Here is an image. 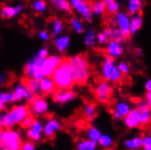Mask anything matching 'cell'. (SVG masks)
Here are the masks:
<instances>
[{"label": "cell", "mask_w": 151, "mask_h": 150, "mask_svg": "<svg viewBox=\"0 0 151 150\" xmlns=\"http://www.w3.org/2000/svg\"><path fill=\"white\" fill-rule=\"evenodd\" d=\"M70 72L75 85H85L90 75V65L88 55L81 53L74 57H68Z\"/></svg>", "instance_id": "1"}, {"label": "cell", "mask_w": 151, "mask_h": 150, "mask_svg": "<svg viewBox=\"0 0 151 150\" xmlns=\"http://www.w3.org/2000/svg\"><path fill=\"white\" fill-rule=\"evenodd\" d=\"M51 79L55 84L56 90H70L75 85L70 72L68 57H62L59 66L54 71Z\"/></svg>", "instance_id": "2"}, {"label": "cell", "mask_w": 151, "mask_h": 150, "mask_svg": "<svg viewBox=\"0 0 151 150\" xmlns=\"http://www.w3.org/2000/svg\"><path fill=\"white\" fill-rule=\"evenodd\" d=\"M93 93L96 99L103 105H106L113 108L114 103L116 102L113 99L114 89L112 85H110L107 82H102L98 84L96 88L93 89Z\"/></svg>", "instance_id": "3"}, {"label": "cell", "mask_w": 151, "mask_h": 150, "mask_svg": "<svg viewBox=\"0 0 151 150\" xmlns=\"http://www.w3.org/2000/svg\"><path fill=\"white\" fill-rule=\"evenodd\" d=\"M31 114L32 113L29 106H15L9 111L8 116L14 124H20L27 116H28Z\"/></svg>", "instance_id": "4"}, {"label": "cell", "mask_w": 151, "mask_h": 150, "mask_svg": "<svg viewBox=\"0 0 151 150\" xmlns=\"http://www.w3.org/2000/svg\"><path fill=\"white\" fill-rule=\"evenodd\" d=\"M29 106L31 111H33L36 115H41L47 112V104L40 95H33L29 100Z\"/></svg>", "instance_id": "5"}, {"label": "cell", "mask_w": 151, "mask_h": 150, "mask_svg": "<svg viewBox=\"0 0 151 150\" xmlns=\"http://www.w3.org/2000/svg\"><path fill=\"white\" fill-rule=\"evenodd\" d=\"M99 115L98 105L94 101H85V108L81 113V117L87 122L93 121Z\"/></svg>", "instance_id": "6"}, {"label": "cell", "mask_w": 151, "mask_h": 150, "mask_svg": "<svg viewBox=\"0 0 151 150\" xmlns=\"http://www.w3.org/2000/svg\"><path fill=\"white\" fill-rule=\"evenodd\" d=\"M61 57H47L45 59L44 65L42 67V74L45 77H51L54 71L56 70V68L59 66V64L61 62Z\"/></svg>", "instance_id": "7"}, {"label": "cell", "mask_w": 151, "mask_h": 150, "mask_svg": "<svg viewBox=\"0 0 151 150\" xmlns=\"http://www.w3.org/2000/svg\"><path fill=\"white\" fill-rule=\"evenodd\" d=\"M72 6L78 9V11L83 16V17L90 22L92 19V10L89 6V1H80V0H73L71 1Z\"/></svg>", "instance_id": "8"}, {"label": "cell", "mask_w": 151, "mask_h": 150, "mask_svg": "<svg viewBox=\"0 0 151 150\" xmlns=\"http://www.w3.org/2000/svg\"><path fill=\"white\" fill-rule=\"evenodd\" d=\"M77 94L72 89L70 90H56L53 93V100L56 103L65 104L72 99H74Z\"/></svg>", "instance_id": "9"}, {"label": "cell", "mask_w": 151, "mask_h": 150, "mask_svg": "<svg viewBox=\"0 0 151 150\" xmlns=\"http://www.w3.org/2000/svg\"><path fill=\"white\" fill-rule=\"evenodd\" d=\"M22 85L27 88L33 95H40L42 96V91L40 88V83L38 81L29 78H22Z\"/></svg>", "instance_id": "10"}, {"label": "cell", "mask_w": 151, "mask_h": 150, "mask_svg": "<svg viewBox=\"0 0 151 150\" xmlns=\"http://www.w3.org/2000/svg\"><path fill=\"white\" fill-rule=\"evenodd\" d=\"M116 20L117 25L120 27V29L124 32V34L130 39L131 32H130V24H129L128 17L124 13H117L116 16Z\"/></svg>", "instance_id": "11"}, {"label": "cell", "mask_w": 151, "mask_h": 150, "mask_svg": "<svg viewBox=\"0 0 151 150\" xmlns=\"http://www.w3.org/2000/svg\"><path fill=\"white\" fill-rule=\"evenodd\" d=\"M17 139H20V136L17 132L11 129L4 130L0 136V146L4 145L7 146L8 144L17 140Z\"/></svg>", "instance_id": "12"}, {"label": "cell", "mask_w": 151, "mask_h": 150, "mask_svg": "<svg viewBox=\"0 0 151 150\" xmlns=\"http://www.w3.org/2000/svg\"><path fill=\"white\" fill-rule=\"evenodd\" d=\"M125 124L129 128L138 127L140 124V115L137 109H134L128 113V115L124 118Z\"/></svg>", "instance_id": "13"}, {"label": "cell", "mask_w": 151, "mask_h": 150, "mask_svg": "<svg viewBox=\"0 0 151 150\" xmlns=\"http://www.w3.org/2000/svg\"><path fill=\"white\" fill-rule=\"evenodd\" d=\"M40 88L42 91V96L49 95L51 93L56 91V87L51 78H44L40 81Z\"/></svg>", "instance_id": "14"}, {"label": "cell", "mask_w": 151, "mask_h": 150, "mask_svg": "<svg viewBox=\"0 0 151 150\" xmlns=\"http://www.w3.org/2000/svg\"><path fill=\"white\" fill-rule=\"evenodd\" d=\"M60 128H61V125L59 124V122H58L57 120H53V119L51 120L50 119L45 127L44 132H45L46 136L48 137L51 140V139H54L56 136L55 131L58 129H60Z\"/></svg>", "instance_id": "15"}, {"label": "cell", "mask_w": 151, "mask_h": 150, "mask_svg": "<svg viewBox=\"0 0 151 150\" xmlns=\"http://www.w3.org/2000/svg\"><path fill=\"white\" fill-rule=\"evenodd\" d=\"M106 54L107 56H111V57H118L120 56L123 53V48L119 46V44L114 42V41H110L109 42V46L107 48H106Z\"/></svg>", "instance_id": "16"}, {"label": "cell", "mask_w": 151, "mask_h": 150, "mask_svg": "<svg viewBox=\"0 0 151 150\" xmlns=\"http://www.w3.org/2000/svg\"><path fill=\"white\" fill-rule=\"evenodd\" d=\"M23 9L22 6H19L17 7H10V6H4L1 11V17L6 19V18H10L14 16H16L18 12H20Z\"/></svg>", "instance_id": "17"}, {"label": "cell", "mask_w": 151, "mask_h": 150, "mask_svg": "<svg viewBox=\"0 0 151 150\" xmlns=\"http://www.w3.org/2000/svg\"><path fill=\"white\" fill-rule=\"evenodd\" d=\"M129 38L124 34V32L120 28H113L112 32V37L110 41H114L116 43H121V42H127L128 41Z\"/></svg>", "instance_id": "18"}, {"label": "cell", "mask_w": 151, "mask_h": 150, "mask_svg": "<svg viewBox=\"0 0 151 150\" xmlns=\"http://www.w3.org/2000/svg\"><path fill=\"white\" fill-rule=\"evenodd\" d=\"M99 142L103 147V150H114L116 147V143H114L111 138L107 136H101Z\"/></svg>", "instance_id": "19"}, {"label": "cell", "mask_w": 151, "mask_h": 150, "mask_svg": "<svg viewBox=\"0 0 151 150\" xmlns=\"http://www.w3.org/2000/svg\"><path fill=\"white\" fill-rule=\"evenodd\" d=\"M142 3L139 0H131L129 1V6H128V11L127 14L128 16H132L136 13H139L142 11Z\"/></svg>", "instance_id": "20"}, {"label": "cell", "mask_w": 151, "mask_h": 150, "mask_svg": "<svg viewBox=\"0 0 151 150\" xmlns=\"http://www.w3.org/2000/svg\"><path fill=\"white\" fill-rule=\"evenodd\" d=\"M142 26V11H140L137 16H136L130 24V32L131 34H136L137 31Z\"/></svg>", "instance_id": "21"}, {"label": "cell", "mask_w": 151, "mask_h": 150, "mask_svg": "<svg viewBox=\"0 0 151 150\" xmlns=\"http://www.w3.org/2000/svg\"><path fill=\"white\" fill-rule=\"evenodd\" d=\"M89 6L92 12L96 14H103L106 8V1H89Z\"/></svg>", "instance_id": "22"}, {"label": "cell", "mask_w": 151, "mask_h": 150, "mask_svg": "<svg viewBox=\"0 0 151 150\" xmlns=\"http://www.w3.org/2000/svg\"><path fill=\"white\" fill-rule=\"evenodd\" d=\"M118 115H119L120 118L121 119H124L125 117L128 115V113L130 112L129 111V106L124 103H121V104H118L116 106H115V108H112Z\"/></svg>", "instance_id": "23"}, {"label": "cell", "mask_w": 151, "mask_h": 150, "mask_svg": "<svg viewBox=\"0 0 151 150\" xmlns=\"http://www.w3.org/2000/svg\"><path fill=\"white\" fill-rule=\"evenodd\" d=\"M14 125L13 121L10 119L8 116V113H5L0 115V127L1 128H6V129H10V127Z\"/></svg>", "instance_id": "24"}, {"label": "cell", "mask_w": 151, "mask_h": 150, "mask_svg": "<svg viewBox=\"0 0 151 150\" xmlns=\"http://www.w3.org/2000/svg\"><path fill=\"white\" fill-rule=\"evenodd\" d=\"M15 80V77L12 73H5L0 76V85H10Z\"/></svg>", "instance_id": "25"}, {"label": "cell", "mask_w": 151, "mask_h": 150, "mask_svg": "<svg viewBox=\"0 0 151 150\" xmlns=\"http://www.w3.org/2000/svg\"><path fill=\"white\" fill-rule=\"evenodd\" d=\"M68 45H69V38H68V37L58 38V39L56 41V47H57V48H58L61 53H63L65 50L67 49V47H68Z\"/></svg>", "instance_id": "26"}, {"label": "cell", "mask_w": 151, "mask_h": 150, "mask_svg": "<svg viewBox=\"0 0 151 150\" xmlns=\"http://www.w3.org/2000/svg\"><path fill=\"white\" fill-rule=\"evenodd\" d=\"M126 146L130 147V148H133V149H136V148H140L141 146H143V140H142V137L141 136L137 137V138H134L132 140H128V141H126Z\"/></svg>", "instance_id": "27"}, {"label": "cell", "mask_w": 151, "mask_h": 150, "mask_svg": "<svg viewBox=\"0 0 151 150\" xmlns=\"http://www.w3.org/2000/svg\"><path fill=\"white\" fill-rule=\"evenodd\" d=\"M52 3L54 4L58 9L60 10H65V11H68L69 13L72 12L71 6L69 5V3L68 1H63V0H59V1H52Z\"/></svg>", "instance_id": "28"}, {"label": "cell", "mask_w": 151, "mask_h": 150, "mask_svg": "<svg viewBox=\"0 0 151 150\" xmlns=\"http://www.w3.org/2000/svg\"><path fill=\"white\" fill-rule=\"evenodd\" d=\"M36 120H35V118H34V116H33V115H29L28 116H27L26 118L20 123V126H22L23 128H30L31 126H32V125L34 124V122H35Z\"/></svg>", "instance_id": "29"}, {"label": "cell", "mask_w": 151, "mask_h": 150, "mask_svg": "<svg viewBox=\"0 0 151 150\" xmlns=\"http://www.w3.org/2000/svg\"><path fill=\"white\" fill-rule=\"evenodd\" d=\"M22 146H23V143H22V141H21V139H17V140L10 143L5 146H6V150H21Z\"/></svg>", "instance_id": "30"}, {"label": "cell", "mask_w": 151, "mask_h": 150, "mask_svg": "<svg viewBox=\"0 0 151 150\" xmlns=\"http://www.w3.org/2000/svg\"><path fill=\"white\" fill-rule=\"evenodd\" d=\"M70 23L73 27V28L75 29V31L77 32V33L80 34V33H83L84 32V29H83V27H82V23L81 21L76 19V18H72Z\"/></svg>", "instance_id": "31"}, {"label": "cell", "mask_w": 151, "mask_h": 150, "mask_svg": "<svg viewBox=\"0 0 151 150\" xmlns=\"http://www.w3.org/2000/svg\"><path fill=\"white\" fill-rule=\"evenodd\" d=\"M88 136L90 137V139L92 141H98L99 140V138H100V133L99 130H96L95 127H89L88 128Z\"/></svg>", "instance_id": "32"}, {"label": "cell", "mask_w": 151, "mask_h": 150, "mask_svg": "<svg viewBox=\"0 0 151 150\" xmlns=\"http://www.w3.org/2000/svg\"><path fill=\"white\" fill-rule=\"evenodd\" d=\"M94 42H95V35H94V31L92 29H90L87 36H86V38H85V43L86 45L88 47H92L94 45Z\"/></svg>", "instance_id": "33"}, {"label": "cell", "mask_w": 151, "mask_h": 150, "mask_svg": "<svg viewBox=\"0 0 151 150\" xmlns=\"http://www.w3.org/2000/svg\"><path fill=\"white\" fill-rule=\"evenodd\" d=\"M62 27H63V25H62V22L60 20H54V33L52 35V37H57L62 30Z\"/></svg>", "instance_id": "34"}, {"label": "cell", "mask_w": 151, "mask_h": 150, "mask_svg": "<svg viewBox=\"0 0 151 150\" xmlns=\"http://www.w3.org/2000/svg\"><path fill=\"white\" fill-rule=\"evenodd\" d=\"M143 140V147L145 150H151V137L147 136L143 134L140 135Z\"/></svg>", "instance_id": "35"}, {"label": "cell", "mask_w": 151, "mask_h": 150, "mask_svg": "<svg viewBox=\"0 0 151 150\" xmlns=\"http://www.w3.org/2000/svg\"><path fill=\"white\" fill-rule=\"evenodd\" d=\"M9 101H13V94H5V93H0V102L1 103H6Z\"/></svg>", "instance_id": "36"}, {"label": "cell", "mask_w": 151, "mask_h": 150, "mask_svg": "<svg viewBox=\"0 0 151 150\" xmlns=\"http://www.w3.org/2000/svg\"><path fill=\"white\" fill-rule=\"evenodd\" d=\"M30 129H31V130H33V131H34V132H36V133L40 134V133H41V131L43 130V126H42V125H41L39 122L35 121V122H34V124L32 125V126L30 127Z\"/></svg>", "instance_id": "37"}, {"label": "cell", "mask_w": 151, "mask_h": 150, "mask_svg": "<svg viewBox=\"0 0 151 150\" xmlns=\"http://www.w3.org/2000/svg\"><path fill=\"white\" fill-rule=\"evenodd\" d=\"M46 3L44 1H37L34 4V8L37 10V11H39V12H42L44 11L45 8H46Z\"/></svg>", "instance_id": "38"}, {"label": "cell", "mask_w": 151, "mask_h": 150, "mask_svg": "<svg viewBox=\"0 0 151 150\" xmlns=\"http://www.w3.org/2000/svg\"><path fill=\"white\" fill-rule=\"evenodd\" d=\"M98 39H99V42L100 43V44H104V43H107V42H110V39L109 37H107L104 32H102V33H99L98 35Z\"/></svg>", "instance_id": "39"}, {"label": "cell", "mask_w": 151, "mask_h": 150, "mask_svg": "<svg viewBox=\"0 0 151 150\" xmlns=\"http://www.w3.org/2000/svg\"><path fill=\"white\" fill-rule=\"evenodd\" d=\"M27 136H28L30 139H32L33 141H37V140H39V138H40V134L36 133V132H34L33 130L29 129L28 132H27Z\"/></svg>", "instance_id": "40"}, {"label": "cell", "mask_w": 151, "mask_h": 150, "mask_svg": "<svg viewBox=\"0 0 151 150\" xmlns=\"http://www.w3.org/2000/svg\"><path fill=\"white\" fill-rule=\"evenodd\" d=\"M35 149V143L33 141H27L23 144L21 150H34Z\"/></svg>", "instance_id": "41"}, {"label": "cell", "mask_w": 151, "mask_h": 150, "mask_svg": "<svg viewBox=\"0 0 151 150\" xmlns=\"http://www.w3.org/2000/svg\"><path fill=\"white\" fill-rule=\"evenodd\" d=\"M118 71H119L121 74L127 75V73H128V66L125 63H120L119 66H118Z\"/></svg>", "instance_id": "42"}, {"label": "cell", "mask_w": 151, "mask_h": 150, "mask_svg": "<svg viewBox=\"0 0 151 150\" xmlns=\"http://www.w3.org/2000/svg\"><path fill=\"white\" fill-rule=\"evenodd\" d=\"M91 140H84L78 145V150H88Z\"/></svg>", "instance_id": "43"}, {"label": "cell", "mask_w": 151, "mask_h": 150, "mask_svg": "<svg viewBox=\"0 0 151 150\" xmlns=\"http://www.w3.org/2000/svg\"><path fill=\"white\" fill-rule=\"evenodd\" d=\"M47 55H48V52H47V48H43V49H41V50L38 52L37 57H38L39 58H41V59H46L47 57Z\"/></svg>", "instance_id": "44"}, {"label": "cell", "mask_w": 151, "mask_h": 150, "mask_svg": "<svg viewBox=\"0 0 151 150\" xmlns=\"http://www.w3.org/2000/svg\"><path fill=\"white\" fill-rule=\"evenodd\" d=\"M40 37L43 38V39H45V40H47L48 39V35L47 32H41V33L39 34Z\"/></svg>", "instance_id": "45"}, {"label": "cell", "mask_w": 151, "mask_h": 150, "mask_svg": "<svg viewBox=\"0 0 151 150\" xmlns=\"http://www.w3.org/2000/svg\"><path fill=\"white\" fill-rule=\"evenodd\" d=\"M146 89L147 90V92H151V80L147 82V84H146Z\"/></svg>", "instance_id": "46"}, {"label": "cell", "mask_w": 151, "mask_h": 150, "mask_svg": "<svg viewBox=\"0 0 151 150\" xmlns=\"http://www.w3.org/2000/svg\"><path fill=\"white\" fill-rule=\"evenodd\" d=\"M4 108H5V106H4V104L0 102V111H2Z\"/></svg>", "instance_id": "47"}, {"label": "cell", "mask_w": 151, "mask_h": 150, "mask_svg": "<svg viewBox=\"0 0 151 150\" xmlns=\"http://www.w3.org/2000/svg\"><path fill=\"white\" fill-rule=\"evenodd\" d=\"M4 131V129H3V128H1V127H0V136H1V134H2V132Z\"/></svg>", "instance_id": "48"}, {"label": "cell", "mask_w": 151, "mask_h": 150, "mask_svg": "<svg viewBox=\"0 0 151 150\" xmlns=\"http://www.w3.org/2000/svg\"><path fill=\"white\" fill-rule=\"evenodd\" d=\"M133 150H135V149H133Z\"/></svg>", "instance_id": "49"}]
</instances>
